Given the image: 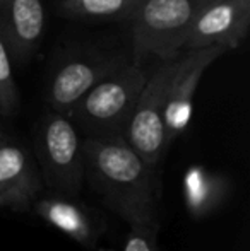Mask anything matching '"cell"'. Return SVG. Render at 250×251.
Masks as SVG:
<instances>
[{
    "label": "cell",
    "instance_id": "30bf717a",
    "mask_svg": "<svg viewBox=\"0 0 250 251\" xmlns=\"http://www.w3.org/2000/svg\"><path fill=\"white\" fill-rule=\"evenodd\" d=\"M122 65V58H108V56H86V58H72L62 63L52 75L47 89V102L50 109L62 115L77 104V101L91 91L105 77L111 75Z\"/></svg>",
    "mask_w": 250,
    "mask_h": 251
},
{
    "label": "cell",
    "instance_id": "5b68a950",
    "mask_svg": "<svg viewBox=\"0 0 250 251\" xmlns=\"http://www.w3.org/2000/svg\"><path fill=\"white\" fill-rule=\"evenodd\" d=\"M178 60L180 56L173 60H161V65L147 75L122 135L125 142L139 154V157L153 169H158L170 149L167 142L163 113Z\"/></svg>",
    "mask_w": 250,
    "mask_h": 251
},
{
    "label": "cell",
    "instance_id": "52a82bcc",
    "mask_svg": "<svg viewBox=\"0 0 250 251\" xmlns=\"http://www.w3.org/2000/svg\"><path fill=\"white\" fill-rule=\"evenodd\" d=\"M228 50L223 47H207L180 55L178 67L170 82L167 102H165V130L168 147L187 130L194 111V94L202 74L209 65L223 56Z\"/></svg>",
    "mask_w": 250,
    "mask_h": 251
},
{
    "label": "cell",
    "instance_id": "277c9868",
    "mask_svg": "<svg viewBox=\"0 0 250 251\" xmlns=\"http://www.w3.org/2000/svg\"><path fill=\"white\" fill-rule=\"evenodd\" d=\"M34 159L48 192L77 197L86 181L84 149L76 125L67 115L47 111L36 126Z\"/></svg>",
    "mask_w": 250,
    "mask_h": 251
},
{
    "label": "cell",
    "instance_id": "9a60e30c",
    "mask_svg": "<svg viewBox=\"0 0 250 251\" xmlns=\"http://www.w3.org/2000/svg\"><path fill=\"white\" fill-rule=\"evenodd\" d=\"M122 251H160L158 227L153 226H130Z\"/></svg>",
    "mask_w": 250,
    "mask_h": 251
},
{
    "label": "cell",
    "instance_id": "8fae6325",
    "mask_svg": "<svg viewBox=\"0 0 250 251\" xmlns=\"http://www.w3.org/2000/svg\"><path fill=\"white\" fill-rule=\"evenodd\" d=\"M45 31L41 0H0V38L10 58H29L36 51Z\"/></svg>",
    "mask_w": 250,
    "mask_h": 251
},
{
    "label": "cell",
    "instance_id": "7c38bea8",
    "mask_svg": "<svg viewBox=\"0 0 250 251\" xmlns=\"http://www.w3.org/2000/svg\"><path fill=\"white\" fill-rule=\"evenodd\" d=\"M230 192V181L221 173L202 166H192L184 176V200L192 219L213 215L224 203Z\"/></svg>",
    "mask_w": 250,
    "mask_h": 251
},
{
    "label": "cell",
    "instance_id": "9c48e42d",
    "mask_svg": "<svg viewBox=\"0 0 250 251\" xmlns=\"http://www.w3.org/2000/svg\"><path fill=\"white\" fill-rule=\"evenodd\" d=\"M31 210L84 248H93L107 231L103 214L77 200V197L60 195L47 190L33 201Z\"/></svg>",
    "mask_w": 250,
    "mask_h": 251
},
{
    "label": "cell",
    "instance_id": "2e32d148",
    "mask_svg": "<svg viewBox=\"0 0 250 251\" xmlns=\"http://www.w3.org/2000/svg\"><path fill=\"white\" fill-rule=\"evenodd\" d=\"M98 251H113V250H107V248H101V250H98Z\"/></svg>",
    "mask_w": 250,
    "mask_h": 251
},
{
    "label": "cell",
    "instance_id": "6da1fadb",
    "mask_svg": "<svg viewBox=\"0 0 250 251\" xmlns=\"http://www.w3.org/2000/svg\"><path fill=\"white\" fill-rule=\"evenodd\" d=\"M84 175L105 207L127 226L160 227L156 169L122 135L84 137Z\"/></svg>",
    "mask_w": 250,
    "mask_h": 251
},
{
    "label": "cell",
    "instance_id": "3957f363",
    "mask_svg": "<svg viewBox=\"0 0 250 251\" xmlns=\"http://www.w3.org/2000/svg\"><path fill=\"white\" fill-rule=\"evenodd\" d=\"M209 0H142L134 12L132 62L178 58L197 12Z\"/></svg>",
    "mask_w": 250,
    "mask_h": 251
},
{
    "label": "cell",
    "instance_id": "ac0fdd59",
    "mask_svg": "<svg viewBox=\"0 0 250 251\" xmlns=\"http://www.w3.org/2000/svg\"><path fill=\"white\" fill-rule=\"evenodd\" d=\"M0 126H2V123H0Z\"/></svg>",
    "mask_w": 250,
    "mask_h": 251
},
{
    "label": "cell",
    "instance_id": "5bb4252c",
    "mask_svg": "<svg viewBox=\"0 0 250 251\" xmlns=\"http://www.w3.org/2000/svg\"><path fill=\"white\" fill-rule=\"evenodd\" d=\"M21 96L12 70V58L0 38V122L19 113Z\"/></svg>",
    "mask_w": 250,
    "mask_h": 251
},
{
    "label": "cell",
    "instance_id": "ba28073f",
    "mask_svg": "<svg viewBox=\"0 0 250 251\" xmlns=\"http://www.w3.org/2000/svg\"><path fill=\"white\" fill-rule=\"evenodd\" d=\"M36 159L23 142L0 126V203L12 212H31L43 192Z\"/></svg>",
    "mask_w": 250,
    "mask_h": 251
},
{
    "label": "cell",
    "instance_id": "e0dca14e",
    "mask_svg": "<svg viewBox=\"0 0 250 251\" xmlns=\"http://www.w3.org/2000/svg\"><path fill=\"white\" fill-rule=\"evenodd\" d=\"M0 208H2V203H0Z\"/></svg>",
    "mask_w": 250,
    "mask_h": 251
},
{
    "label": "cell",
    "instance_id": "4fadbf2b",
    "mask_svg": "<svg viewBox=\"0 0 250 251\" xmlns=\"http://www.w3.org/2000/svg\"><path fill=\"white\" fill-rule=\"evenodd\" d=\"M142 0H62L60 10L76 19H130Z\"/></svg>",
    "mask_w": 250,
    "mask_h": 251
},
{
    "label": "cell",
    "instance_id": "7a4b0ae2",
    "mask_svg": "<svg viewBox=\"0 0 250 251\" xmlns=\"http://www.w3.org/2000/svg\"><path fill=\"white\" fill-rule=\"evenodd\" d=\"M147 75L142 65L125 63L87 91L67 116L84 137L124 135Z\"/></svg>",
    "mask_w": 250,
    "mask_h": 251
},
{
    "label": "cell",
    "instance_id": "8992f818",
    "mask_svg": "<svg viewBox=\"0 0 250 251\" xmlns=\"http://www.w3.org/2000/svg\"><path fill=\"white\" fill-rule=\"evenodd\" d=\"M250 27V0H209L197 12L182 51L207 47L238 48Z\"/></svg>",
    "mask_w": 250,
    "mask_h": 251
}]
</instances>
